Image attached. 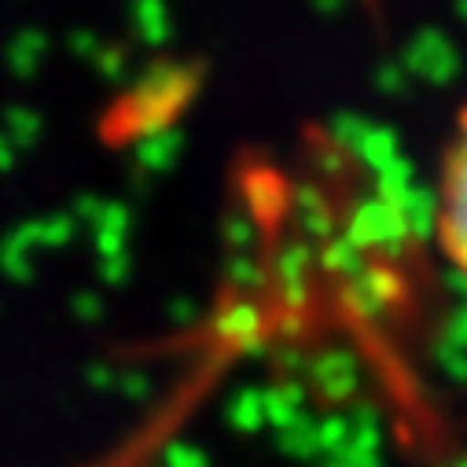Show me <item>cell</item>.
<instances>
[{
  "label": "cell",
  "instance_id": "obj_1",
  "mask_svg": "<svg viewBox=\"0 0 467 467\" xmlns=\"http://www.w3.org/2000/svg\"><path fill=\"white\" fill-rule=\"evenodd\" d=\"M431 240L467 295V99L452 110L438 144L431 184Z\"/></svg>",
  "mask_w": 467,
  "mask_h": 467
}]
</instances>
